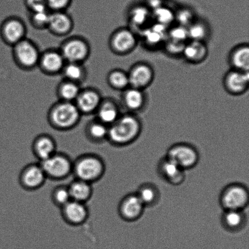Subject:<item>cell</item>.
<instances>
[{
  "instance_id": "6da1fadb",
  "label": "cell",
  "mask_w": 249,
  "mask_h": 249,
  "mask_svg": "<svg viewBox=\"0 0 249 249\" xmlns=\"http://www.w3.org/2000/svg\"><path fill=\"white\" fill-rule=\"evenodd\" d=\"M142 125L134 113L122 114L115 123L108 126L107 141L116 146L129 145L139 138Z\"/></svg>"
},
{
  "instance_id": "7a4b0ae2",
  "label": "cell",
  "mask_w": 249,
  "mask_h": 249,
  "mask_svg": "<svg viewBox=\"0 0 249 249\" xmlns=\"http://www.w3.org/2000/svg\"><path fill=\"white\" fill-rule=\"evenodd\" d=\"M82 116L74 102L58 101L49 109L47 120L56 130L67 131L79 124Z\"/></svg>"
},
{
  "instance_id": "3957f363",
  "label": "cell",
  "mask_w": 249,
  "mask_h": 249,
  "mask_svg": "<svg viewBox=\"0 0 249 249\" xmlns=\"http://www.w3.org/2000/svg\"><path fill=\"white\" fill-rule=\"evenodd\" d=\"M106 172V162L103 158L97 154H83L73 161L72 174L75 179L92 184L101 180Z\"/></svg>"
},
{
  "instance_id": "277c9868",
  "label": "cell",
  "mask_w": 249,
  "mask_h": 249,
  "mask_svg": "<svg viewBox=\"0 0 249 249\" xmlns=\"http://www.w3.org/2000/svg\"><path fill=\"white\" fill-rule=\"evenodd\" d=\"M12 48V58L19 69L30 71L37 68L41 51L34 41L26 37Z\"/></svg>"
},
{
  "instance_id": "5b68a950",
  "label": "cell",
  "mask_w": 249,
  "mask_h": 249,
  "mask_svg": "<svg viewBox=\"0 0 249 249\" xmlns=\"http://www.w3.org/2000/svg\"><path fill=\"white\" fill-rule=\"evenodd\" d=\"M66 62L84 64L91 55L89 41L81 36H68L58 48Z\"/></svg>"
},
{
  "instance_id": "8992f818",
  "label": "cell",
  "mask_w": 249,
  "mask_h": 249,
  "mask_svg": "<svg viewBox=\"0 0 249 249\" xmlns=\"http://www.w3.org/2000/svg\"><path fill=\"white\" fill-rule=\"evenodd\" d=\"M47 179L61 180L67 179L72 173L73 160L64 153L57 152L39 162Z\"/></svg>"
},
{
  "instance_id": "52a82bcc",
  "label": "cell",
  "mask_w": 249,
  "mask_h": 249,
  "mask_svg": "<svg viewBox=\"0 0 249 249\" xmlns=\"http://www.w3.org/2000/svg\"><path fill=\"white\" fill-rule=\"evenodd\" d=\"M249 201L248 188L239 183L228 185L219 196V203L224 211H244L248 207Z\"/></svg>"
},
{
  "instance_id": "ba28073f",
  "label": "cell",
  "mask_w": 249,
  "mask_h": 249,
  "mask_svg": "<svg viewBox=\"0 0 249 249\" xmlns=\"http://www.w3.org/2000/svg\"><path fill=\"white\" fill-rule=\"evenodd\" d=\"M138 43V34L129 27L116 29L109 36L108 45L112 53L118 55L128 54Z\"/></svg>"
},
{
  "instance_id": "9c48e42d",
  "label": "cell",
  "mask_w": 249,
  "mask_h": 249,
  "mask_svg": "<svg viewBox=\"0 0 249 249\" xmlns=\"http://www.w3.org/2000/svg\"><path fill=\"white\" fill-rule=\"evenodd\" d=\"M166 157L185 171L195 167L198 163V151L189 143H178L170 146Z\"/></svg>"
},
{
  "instance_id": "30bf717a",
  "label": "cell",
  "mask_w": 249,
  "mask_h": 249,
  "mask_svg": "<svg viewBox=\"0 0 249 249\" xmlns=\"http://www.w3.org/2000/svg\"><path fill=\"white\" fill-rule=\"evenodd\" d=\"M0 34L4 42L12 47L27 37L26 23L19 17H10L2 23Z\"/></svg>"
},
{
  "instance_id": "8fae6325",
  "label": "cell",
  "mask_w": 249,
  "mask_h": 249,
  "mask_svg": "<svg viewBox=\"0 0 249 249\" xmlns=\"http://www.w3.org/2000/svg\"><path fill=\"white\" fill-rule=\"evenodd\" d=\"M47 177L40 163H31L24 167L19 173L18 181L20 186L28 191L40 189Z\"/></svg>"
},
{
  "instance_id": "7c38bea8",
  "label": "cell",
  "mask_w": 249,
  "mask_h": 249,
  "mask_svg": "<svg viewBox=\"0 0 249 249\" xmlns=\"http://www.w3.org/2000/svg\"><path fill=\"white\" fill-rule=\"evenodd\" d=\"M66 60L58 48H49L41 52L37 68L49 76L61 74Z\"/></svg>"
},
{
  "instance_id": "4fadbf2b",
  "label": "cell",
  "mask_w": 249,
  "mask_h": 249,
  "mask_svg": "<svg viewBox=\"0 0 249 249\" xmlns=\"http://www.w3.org/2000/svg\"><path fill=\"white\" fill-rule=\"evenodd\" d=\"M104 97L93 87L82 89L74 104L82 116L94 115Z\"/></svg>"
},
{
  "instance_id": "5bb4252c",
  "label": "cell",
  "mask_w": 249,
  "mask_h": 249,
  "mask_svg": "<svg viewBox=\"0 0 249 249\" xmlns=\"http://www.w3.org/2000/svg\"><path fill=\"white\" fill-rule=\"evenodd\" d=\"M61 215L63 221L68 225L80 226L86 223L89 216V211L87 204L71 200L60 208Z\"/></svg>"
},
{
  "instance_id": "9a60e30c",
  "label": "cell",
  "mask_w": 249,
  "mask_h": 249,
  "mask_svg": "<svg viewBox=\"0 0 249 249\" xmlns=\"http://www.w3.org/2000/svg\"><path fill=\"white\" fill-rule=\"evenodd\" d=\"M129 87L144 90L153 82L155 72L147 63L139 62L134 65L128 72Z\"/></svg>"
},
{
  "instance_id": "2e32d148",
  "label": "cell",
  "mask_w": 249,
  "mask_h": 249,
  "mask_svg": "<svg viewBox=\"0 0 249 249\" xmlns=\"http://www.w3.org/2000/svg\"><path fill=\"white\" fill-rule=\"evenodd\" d=\"M145 208V206L136 193L127 195L121 200L119 204L118 212L124 220L133 222L142 216Z\"/></svg>"
},
{
  "instance_id": "e0dca14e",
  "label": "cell",
  "mask_w": 249,
  "mask_h": 249,
  "mask_svg": "<svg viewBox=\"0 0 249 249\" xmlns=\"http://www.w3.org/2000/svg\"><path fill=\"white\" fill-rule=\"evenodd\" d=\"M223 85L226 91L233 96L245 93L249 89V72L231 69L224 76Z\"/></svg>"
},
{
  "instance_id": "ac0fdd59",
  "label": "cell",
  "mask_w": 249,
  "mask_h": 249,
  "mask_svg": "<svg viewBox=\"0 0 249 249\" xmlns=\"http://www.w3.org/2000/svg\"><path fill=\"white\" fill-rule=\"evenodd\" d=\"M74 27V20L65 11L51 12L47 29L53 36H67L72 33Z\"/></svg>"
},
{
  "instance_id": "d6986e66",
  "label": "cell",
  "mask_w": 249,
  "mask_h": 249,
  "mask_svg": "<svg viewBox=\"0 0 249 249\" xmlns=\"http://www.w3.org/2000/svg\"><path fill=\"white\" fill-rule=\"evenodd\" d=\"M32 151L39 162H42L57 152V144L52 136L46 133L40 134L34 138L32 143Z\"/></svg>"
},
{
  "instance_id": "ffe728a7",
  "label": "cell",
  "mask_w": 249,
  "mask_h": 249,
  "mask_svg": "<svg viewBox=\"0 0 249 249\" xmlns=\"http://www.w3.org/2000/svg\"><path fill=\"white\" fill-rule=\"evenodd\" d=\"M159 174L166 182L173 185H179L185 179V170L165 156L158 163Z\"/></svg>"
},
{
  "instance_id": "44dd1931",
  "label": "cell",
  "mask_w": 249,
  "mask_h": 249,
  "mask_svg": "<svg viewBox=\"0 0 249 249\" xmlns=\"http://www.w3.org/2000/svg\"><path fill=\"white\" fill-rule=\"evenodd\" d=\"M168 27L153 22L138 34L148 47L156 48L163 46L168 38Z\"/></svg>"
},
{
  "instance_id": "7402d4cb",
  "label": "cell",
  "mask_w": 249,
  "mask_h": 249,
  "mask_svg": "<svg viewBox=\"0 0 249 249\" xmlns=\"http://www.w3.org/2000/svg\"><path fill=\"white\" fill-rule=\"evenodd\" d=\"M121 114L120 107L115 100L104 97L94 115L97 120L109 126L118 120Z\"/></svg>"
},
{
  "instance_id": "603a6c76",
  "label": "cell",
  "mask_w": 249,
  "mask_h": 249,
  "mask_svg": "<svg viewBox=\"0 0 249 249\" xmlns=\"http://www.w3.org/2000/svg\"><path fill=\"white\" fill-rule=\"evenodd\" d=\"M128 21L129 28L138 34L152 23V13L147 6L134 7L129 12Z\"/></svg>"
},
{
  "instance_id": "cb8c5ba5",
  "label": "cell",
  "mask_w": 249,
  "mask_h": 249,
  "mask_svg": "<svg viewBox=\"0 0 249 249\" xmlns=\"http://www.w3.org/2000/svg\"><path fill=\"white\" fill-rule=\"evenodd\" d=\"M121 98L124 108L131 113L141 111L146 103L143 90L131 87L123 91Z\"/></svg>"
},
{
  "instance_id": "d4e9b609",
  "label": "cell",
  "mask_w": 249,
  "mask_h": 249,
  "mask_svg": "<svg viewBox=\"0 0 249 249\" xmlns=\"http://www.w3.org/2000/svg\"><path fill=\"white\" fill-rule=\"evenodd\" d=\"M208 53L206 42L189 40L185 44L182 55L188 62L197 64L206 59Z\"/></svg>"
},
{
  "instance_id": "484cf974",
  "label": "cell",
  "mask_w": 249,
  "mask_h": 249,
  "mask_svg": "<svg viewBox=\"0 0 249 249\" xmlns=\"http://www.w3.org/2000/svg\"><path fill=\"white\" fill-rule=\"evenodd\" d=\"M221 222L226 230L231 232H238L245 228L247 216L244 211H224Z\"/></svg>"
},
{
  "instance_id": "4316f807",
  "label": "cell",
  "mask_w": 249,
  "mask_h": 249,
  "mask_svg": "<svg viewBox=\"0 0 249 249\" xmlns=\"http://www.w3.org/2000/svg\"><path fill=\"white\" fill-rule=\"evenodd\" d=\"M229 64L231 69L249 72V46L241 44L234 48L229 56Z\"/></svg>"
},
{
  "instance_id": "83f0119b",
  "label": "cell",
  "mask_w": 249,
  "mask_h": 249,
  "mask_svg": "<svg viewBox=\"0 0 249 249\" xmlns=\"http://www.w3.org/2000/svg\"><path fill=\"white\" fill-rule=\"evenodd\" d=\"M71 197L73 201L87 204L93 194L92 184L79 179L73 180L68 185Z\"/></svg>"
},
{
  "instance_id": "f1b7e54d",
  "label": "cell",
  "mask_w": 249,
  "mask_h": 249,
  "mask_svg": "<svg viewBox=\"0 0 249 249\" xmlns=\"http://www.w3.org/2000/svg\"><path fill=\"white\" fill-rule=\"evenodd\" d=\"M85 133L87 138L91 142L103 143L108 139V126L94 118L87 123Z\"/></svg>"
},
{
  "instance_id": "f546056e",
  "label": "cell",
  "mask_w": 249,
  "mask_h": 249,
  "mask_svg": "<svg viewBox=\"0 0 249 249\" xmlns=\"http://www.w3.org/2000/svg\"><path fill=\"white\" fill-rule=\"evenodd\" d=\"M82 89L81 85L63 79L58 84L56 89L58 101L74 102Z\"/></svg>"
},
{
  "instance_id": "4dcf8cb0",
  "label": "cell",
  "mask_w": 249,
  "mask_h": 249,
  "mask_svg": "<svg viewBox=\"0 0 249 249\" xmlns=\"http://www.w3.org/2000/svg\"><path fill=\"white\" fill-rule=\"evenodd\" d=\"M63 79L82 85L87 78V71L83 63L67 62L61 74Z\"/></svg>"
},
{
  "instance_id": "1f68e13d",
  "label": "cell",
  "mask_w": 249,
  "mask_h": 249,
  "mask_svg": "<svg viewBox=\"0 0 249 249\" xmlns=\"http://www.w3.org/2000/svg\"><path fill=\"white\" fill-rule=\"evenodd\" d=\"M136 194L145 207L155 206L160 201V196L158 188L151 183L141 185Z\"/></svg>"
},
{
  "instance_id": "d6a6232c",
  "label": "cell",
  "mask_w": 249,
  "mask_h": 249,
  "mask_svg": "<svg viewBox=\"0 0 249 249\" xmlns=\"http://www.w3.org/2000/svg\"><path fill=\"white\" fill-rule=\"evenodd\" d=\"M187 29L189 40L206 42L211 35L208 24L202 19H196Z\"/></svg>"
},
{
  "instance_id": "836d02e7",
  "label": "cell",
  "mask_w": 249,
  "mask_h": 249,
  "mask_svg": "<svg viewBox=\"0 0 249 249\" xmlns=\"http://www.w3.org/2000/svg\"><path fill=\"white\" fill-rule=\"evenodd\" d=\"M107 84L112 89L124 91L129 87L128 72L120 69L111 70L107 74Z\"/></svg>"
},
{
  "instance_id": "e575fe53",
  "label": "cell",
  "mask_w": 249,
  "mask_h": 249,
  "mask_svg": "<svg viewBox=\"0 0 249 249\" xmlns=\"http://www.w3.org/2000/svg\"><path fill=\"white\" fill-rule=\"evenodd\" d=\"M152 21L155 23L170 28L175 23V12L167 7L163 6L151 11Z\"/></svg>"
},
{
  "instance_id": "d590c367",
  "label": "cell",
  "mask_w": 249,
  "mask_h": 249,
  "mask_svg": "<svg viewBox=\"0 0 249 249\" xmlns=\"http://www.w3.org/2000/svg\"><path fill=\"white\" fill-rule=\"evenodd\" d=\"M51 197L53 204L60 209L71 200L67 185H60L55 187L51 192Z\"/></svg>"
},
{
  "instance_id": "8d00e7d4",
  "label": "cell",
  "mask_w": 249,
  "mask_h": 249,
  "mask_svg": "<svg viewBox=\"0 0 249 249\" xmlns=\"http://www.w3.org/2000/svg\"><path fill=\"white\" fill-rule=\"evenodd\" d=\"M50 13L48 11L31 13L29 22L34 28L38 30L47 29Z\"/></svg>"
},
{
  "instance_id": "74e56055",
  "label": "cell",
  "mask_w": 249,
  "mask_h": 249,
  "mask_svg": "<svg viewBox=\"0 0 249 249\" xmlns=\"http://www.w3.org/2000/svg\"><path fill=\"white\" fill-rule=\"evenodd\" d=\"M167 38L179 42L187 43L189 41L187 27L176 23L173 24L168 28Z\"/></svg>"
},
{
  "instance_id": "f35d334b",
  "label": "cell",
  "mask_w": 249,
  "mask_h": 249,
  "mask_svg": "<svg viewBox=\"0 0 249 249\" xmlns=\"http://www.w3.org/2000/svg\"><path fill=\"white\" fill-rule=\"evenodd\" d=\"M175 23L183 26L189 27L196 20L194 12L191 10L183 8L175 12Z\"/></svg>"
},
{
  "instance_id": "ab89813d",
  "label": "cell",
  "mask_w": 249,
  "mask_h": 249,
  "mask_svg": "<svg viewBox=\"0 0 249 249\" xmlns=\"http://www.w3.org/2000/svg\"><path fill=\"white\" fill-rule=\"evenodd\" d=\"M186 43L179 42V41L171 40L167 38L163 44L165 52L170 55L178 56L182 54L183 51Z\"/></svg>"
},
{
  "instance_id": "60d3db41",
  "label": "cell",
  "mask_w": 249,
  "mask_h": 249,
  "mask_svg": "<svg viewBox=\"0 0 249 249\" xmlns=\"http://www.w3.org/2000/svg\"><path fill=\"white\" fill-rule=\"evenodd\" d=\"M26 6L31 13L48 11L46 0H26Z\"/></svg>"
},
{
  "instance_id": "b9f144b4",
  "label": "cell",
  "mask_w": 249,
  "mask_h": 249,
  "mask_svg": "<svg viewBox=\"0 0 249 249\" xmlns=\"http://www.w3.org/2000/svg\"><path fill=\"white\" fill-rule=\"evenodd\" d=\"M71 0H46L48 9L53 12L65 11L70 4Z\"/></svg>"
}]
</instances>
